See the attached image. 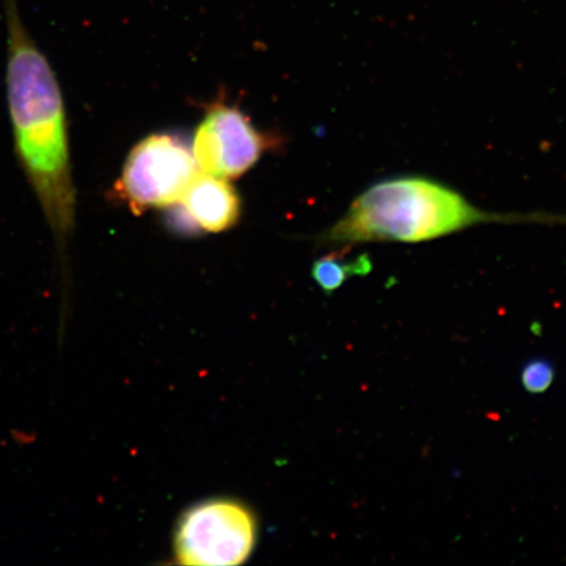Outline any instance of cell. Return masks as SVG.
I'll return each mask as SVG.
<instances>
[{"label":"cell","instance_id":"obj_1","mask_svg":"<svg viewBox=\"0 0 566 566\" xmlns=\"http://www.w3.org/2000/svg\"><path fill=\"white\" fill-rule=\"evenodd\" d=\"M2 2L13 145L65 268L76 211L65 98L51 62L27 30L18 0Z\"/></svg>","mask_w":566,"mask_h":566},{"label":"cell","instance_id":"obj_2","mask_svg":"<svg viewBox=\"0 0 566 566\" xmlns=\"http://www.w3.org/2000/svg\"><path fill=\"white\" fill-rule=\"evenodd\" d=\"M556 216L499 214L475 207L444 184L422 176L375 182L324 233L325 244L422 243L478 224L557 223Z\"/></svg>","mask_w":566,"mask_h":566},{"label":"cell","instance_id":"obj_3","mask_svg":"<svg viewBox=\"0 0 566 566\" xmlns=\"http://www.w3.org/2000/svg\"><path fill=\"white\" fill-rule=\"evenodd\" d=\"M259 541V521L244 502L208 499L180 515L174 533L176 563L231 566L250 560Z\"/></svg>","mask_w":566,"mask_h":566},{"label":"cell","instance_id":"obj_4","mask_svg":"<svg viewBox=\"0 0 566 566\" xmlns=\"http://www.w3.org/2000/svg\"><path fill=\"white\" fill-rule=\"evenodd\" d=\"M200 174L186 140L157 133L133 147L112 192L139 216L180 202Z\"/></svg>","mask_w":566,"mask_h":566},{"label":"cell","instance_id":"obj_5","mask_svg":"<svg viewBox=\"0 0 566 566\" xmlns=\"http://www.w3.org/2000/svg\"><path fill=\"white\" fill-rule=\"evenodd\" d=\"M274 145L238 106L212 104L198 125L192 151L202 174L237 179Z\"/></svg>","mask_w":566,"mask_h":566},{"label":"cell","instance_id":"obj_6","mask_svg":"<svg viewBox=\"0 0 566 566\" xmlns=\"http://www.w3.org/2000/svg\"><path fill=\"white\" fill-rule=\"evenodd\" d=\"M180 203L201 231H228L242 214L240 197L228 179L202 172L197 176Z\"/></svg>","mask_w":566,"mask_h":566},{"label":"cell","instance_id":"obj_7","mask_svg":"<svg viewBox=\"0 0 566 566\" xmlns=\"http://www.w3.org/2000/svg\"><path fill=\"white\" fill-rule=\"evenodd\" d=\"M373 264L367 254L346 261L337 253L315 261L313 277L324 293L332 294L344 285L350 275H366L371 272Z\"/></svg>","mask_w":566,"mask_h":566},{"label":"cell","instance_id":"obj_8","mask_svg":"<svg viewBox=\"0 0 566 566\" xmlns=\"http://www.w3.org/2000/svg\"><path fill=\"white\" fill-rule=\"evenodd\" d=\"M556 371L554 365L544 358H534L523 366L521 380L528 394L541 395L547 392L554 385Z\"/></svg>","mask_w":566,"mask_h":566}]
</instances>
